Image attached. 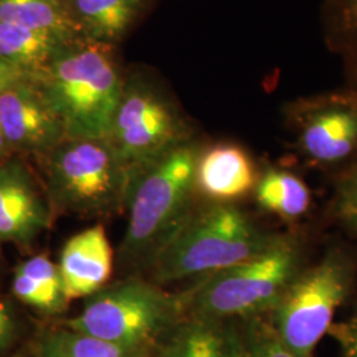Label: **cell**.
Returning a JSON list of instances; mask_svg holds the SVG:
<instances>
[{
	"label": "cell",
	"instance_id": "obj_9",
	"mask_svg": "<svg viewBox=\"0 0 357 357\" xmlns=\"http://www.w3.org/2000/svg\"><path fill=\"white\" fill-rule=\"evenodd\" d=\"M290 119L299 153L315 165H337L357 151V93L295 103Z\"/></svg>",
	"mask_w": 357,
	"mask_h": 357
},
{
	"label": "cell",
	"instance_id": "obj_26",
	"mask_svg": "<svg viewBox=\"0 0 357 357\" xmlns=\"http://www.w3.org/2000/svg\"><path fill=\"white\" fill-rule=\"evenodd\" d=\"M26 77L28 76L24 72L0 60V93L26 81Z\"/></svg>",
	"mask_w": 357,
	"mask_h": 357
},
{
	"label": "cell",
	"instance_id": "obj_5",
	"mask_svg": "<svg viewBox=\"0 0 357 357\" xmlns=\"http://www.w3.org/2000/svg\"><path fill=\"white\" fill-rule=\"evenodd\" d=\"M48 200L53 211L107 216L128 206L132 180L109 139H65L50 153Z\"/></svg>",
	"mask_w": 357,
	"mask_h": 357
},
{
	"label": "cell",
	"instance_id": "obj_12",
	"mask_svg": "<svg viewBox=\"0 0 357 357\" xmlns=\"http://www.w3.org/2000/svg\"><path fill=\"white\" fill-rule=\"evenodd\" d=\"M113 261V248L103 225H94L70 237L57 265L66 299L70 302L88 298L107 286Z\"/></svg>",
	"mask_w": 357,
	"mask_h": 357
},
{
	"label": "cell",
	"instance_id": "obj_8",
	"mask_svg": "<svg viewBox=\"0 0 357 357\" xmlns=\"http://www.w3.org/2000/svg\"><path fill=\"white\" fill-rule=\"evenodd\" d=\"M185 138L184 122L165 98L143 86L123 90L107 139L128 167L132 185Z\"/></svg>",
	"mask_w": 357,
	"mask_h": 357
},
{
	"label": "cell",
	"instance_id": "obj_23",
	"mask_svg": "<svg viewBox=\"0 0 357 357\" xmlns=\"http://www.w3.org/2000/svg\"><path fill=\"white\" fill-rule=\"evenodd\" d=\"M333 205L336 216L349 229L357 231V167L340 178Z\"/></svg>",
	"mask_w": 357,
	"mask_h": 357
},
{
	"label": "cell",
	"instance_id": "obj_22",
	"mask_svg": "<svg viewBox=\"0 0 357 357\" xmlns=\"http://www.w3.org/2000/svg\"><path fill=\"white\" fill-rule=\"evenodd\" d=\"M243 357H295L282 344L270 323L255 321L241 340Z\"/></svg>",
	"mask_w": 357,
	"mask_h": 357
},
{
	"label": "cell",
	"instance_id": "obj_20",
	"mask_svg": "<svg viewBox=\"0 0 357 357\" xmlns=\"http://www.w3.org/2000/svg\"><path fill=\"white\" fill-rule=\"evenodd\" d=\"M149 351L113 344L82 332L63 327L38 340L36 357H150Z\"/></svg>",
	"mask_w": 357,
	"mask_h": 357
},
{
	"label": "cell",
	"instance_id": "obj_27",
	"mask_svg": "<svg viewBox=\"0 0 357 357\" xmlns=\"http://www.w3.org/2000/svg\"><path fill=\"white\" fill-rule=\"evenodd\" d=\"M10 151H11V149H10L8 143L6 141V138L3 135V131H1V128H0V163L4 162L3 159L7 158V155H8Z\"/></svg>",
	"mask_w": 357,
	"mask_h": 357
},
{
	"label": "cell",
	"instance_id": "obj_25",
	"mask_svg": "<svg viewBox=\"0 0 357 357\" xmlns=\"http://www.w3.org/2000/svg\"><path fill=\"white\" fill-rule=\"evenodd\" d=\"M15 337V321L13 315L3 302H0V352L7 349Z\"/></svg>",
	"mask_w": 357,
	"mask_h": 357
},
{
	"label": "cell",
	"instance_id": "obj_19",
	"mask_svg": "<svg viewBox=\"0 0 357 357\" xmlns=\"http://www.w3.org/2000/svg\"><path fill=\"white\" fill-rule=\"evenodd\" d=\"M76 20L93 38L114 40L131 26L141 0H73Z\"/></svg>",
	"mask_w": 357,
	"mask_h": 357
},
{
	"label": "cell",
	"instance_id": "obj_16",
	"mask_svg": "<svg viewBox=\"0 0 357 357\" xmlns=\"http://www.w3.org/2000/svg\"><path fill=\"white\" fill-rule=\"evenodd\" d=\"M64 43L50 33L0 22V60L28 73H41Z\"/></svg>",
	"mask_w": 357,
	"mask_h": 357
},
{
	"label": "cell",
	"instance_id": "obj_3",
	"mask_svg": "<svg viewBox=\"0 0 357 357\" xmlns=\"http://www.w3.org/2000/svg\"><path fill=\"white\" fill-rule=\"evenodd\" d=\"M43 93L66 139H107L123 88L101 45L57 53L43 72Z\"/></svg>",
	"mask_w": 357,
	"mask_h": 357
},
{
	"label": "cell",
	"instance_id": "obj_21",
	"mask_svg": "<svg viewBox=\"0 0 357 357\" xmlns=\"http://www.w3.org/2000/svg\"><path fill=\"white\" fill-rule=\"evenodd\" d=\"M324 23L328 44L342 57L351 91L357 93V0H326Z\"/></svg>",
	"mask_w": 357,
	"mask_h": 357
},
{
	"label": "cell",
	"instance_id": "obj_2",
	"mask_svg": "<svg viewBox=\"0 0 357 357\" xmlns=\"http://www.w3.org/2000/svg\"><path fill=\"white\" fill-rule=\"evenodd\" d=\"M302 245L273 236L257 255L200 278L185 291L188 314L222 320L270 312L301 271Z\"/></svg>",
	"mask_w": 357,
	"mask_h": 357
},
{
	"label": "cell",
	"instance_id": "obj_11",
	"mask_svg": "<svg viewBox=\"0 0 357 357\" xmlns=\"http://www.w3.org/2000/svg\"><path fill=\"white\" fill-rule=\"evenodd\" d=\"M51 203L38 191L26 167L0 163V243L28 246L52 224Z\"/></svg>",
	"mask_w": 357,
	"mask_h": 357
},
{
	"label": "cell",
	"instance_id": "obj_13",
	"mask_svg": "<svg viewBox=\"0 0 357 357\" xmlns=\"http://www.w3.org/2000/svg\"><path fill=\"white\" fill-rule=\"evenodd\" d=\"M255 165L248 153L234 144H217L199 155L195 187L213 203L231 204L255 190Z\"/></svg>",
	"mask_w": 357,
	"mask_h": 357
},
{
	"label": "cell",
	"instance_id": "obj_18",
	"mask_svg": "<svg viewBox=\"0 0 357 357\" xmlns=\"http://www.w3.org/2000/svg\"><path fill=\"white\" fill-rule=\"evenodd\" d=\"M255 193L262 209L283 220L303 216L311 204V193L306 183L283 169H266L257 180Z\"/></svg>",
	"mask_w": 357,
	"mask_h": 357
},
{
	"label": "cell",
	"instance_id": "obj_4",
	"mask_svg": "<svg viewBox=\"0 0 357 357\" xmlns=\"http://www.w3.org/2000/svg\"><path fill=\"white\" fill-rule=\"evenodd\" d=\"M185 314V293H168L151 281L128 280L88 296L81 312L65 320L64 327L113 344L151 352Z\"/></svg>",
	"mask_w": 357,
	"mask_h": 357
},
{
	"label": "cell",
	"instance_id": "obj_6",
	"mask_svg": "<svg viewBox=\"0 0 357 357\" xmlns=\"http://www.w3.org/2000/svg\"><path fill=\"white\" fill-rule=\"evenodd\" d=\"M199 155L196 147L184 143L135 180L121 243L123 259L146 261L191 211Z\"/></svg>",
	"mask_w": 357,
	"mask_h": 357
},
{
	"label": "cell",
	"instance_id": "obj_1",
	"mask_svg": "<svg viewBox=\"0 0 357 357\" xmlns=\"http://www.w3.org/2000/svg\"><path fill=\"white\" fill-rule=\"evenodd\" d=\"M271 237L233 204L191 209L146 259L150 281L203 278L257 255Z\"/></svg>",
	"mask_w": 357,
	"mask_h": 357
},
{
	"label": "cell",
	"instance_id": "obj_14",
	"mask_svg": "<svg viewBox=\"0 0 357 357\" xmlns=\"http://www.w3.org/2000/svg\"><path fill=\"white\" fill-rule=\"evenodd\" d=\"M166 335L156 357H243L241 339L221 320L190 315Z\"/></svg>",
	"mask_w": 357,
	"mask_h": 357
},
{
	"label": "cell",
	"instance_id": "obj_24",
	"mask_svg": "<svg viewBox=\"0 0 357 357\" xmlns=\"http://www.w3.org/2000/svg\"><path fill=\"white\" fill-rule=\"evenodd\" d=\"M330 333L340 345L342 357H357V310L349 319L332 324Z\"/></svg>",
	"mask_w": 357,
	"mask_h": 357
},
{
	"label": "cell",
	"instance_id": "obj_17",
	"mask_svg": "<svg viewBox=\"0 0 357 357\" xmlns=\"http://www.w3.org/2000/svg\"><path fill=\"white\" fill-rule=\"evenodd\" d=\"M0 22L50 33L64 44L82 29L59 0H0Z\"/></svg>",
	"mask_w": 357,
	"mask_h": 357
},
{
	"label": "cell",
	"instance_id": "obj_7",
	"mask_svg": "<svg viewBox=\"0 0 357 357\" xmlns=\"http://www.w3.org/2000/svg\"><path fill=\"white\" fill-rule=\"evenodd\" d=\"M355 268L339 249L330 250L317 265L301 270L275 307L270 326L295 357H315L330 332L336 310L351 293Z\"/></svg>",
	"mask_w": 357,
	"mask_h": 357
},
{
	"label": "cell",
	"instance_id": "obj_15",
	"mask_svg": "<svg viewBox=\"0 0 357 357\" xmlns=\"http://www.w3.org/2000/svg\"><path fill=\"white\" fill-rule=\"evenodd\" d=\"M13 293L20 302L45 315L61 314L69 303L57 264L44 255L17 265L13 273Z\"/></svg>",
	"mask_w": 357,
	"mask_h": 357
},
{
	"label": "cell",
	"instance_id": "obj_10",
	"mask_svg": "<svg viewBox=\"0 0 357 357\" xmlns=\"http://www.w3.org/2000/svg\"><path fill=\"white\" fill-rule=\"evenodd\" d=\"M0 128L11 150L50 153L66 139L43 90L23 81L0 93Z\"/></svg>",
	"mask_w": 357,
	"mask_h": 357
}]
</instances>
